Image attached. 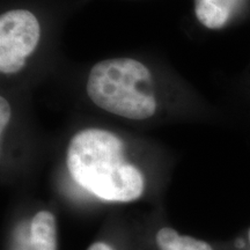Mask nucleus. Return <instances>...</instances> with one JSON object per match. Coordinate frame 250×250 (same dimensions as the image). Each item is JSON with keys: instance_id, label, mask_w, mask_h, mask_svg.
<instances>
[{"instance_id": "8", "label": "nucleus", "mask_w": 250, "mask_h": 250, "mask_svg": "<svg viewBox=\"0 0 250 250\" xmlns=\"http://www.w3.org/2000/svg\"><path fill=\"white\" fill-rule=\"evenodd\" d=\"M11 120V105L5 98H0V132L1 136Z\"/></svg>"}, {"instance_id": "10", "label": "nucleus", "mask_w": 250, "mask_h": 250, "mask_svg": "<svg viewBox=\"0 0 250 250\" xmlns=\"http://www.w3.org/2000/svg\"><path fill=\"white\" fill-rule=\"evenodd\" d=\"M249 241H250V230H249Z\"/></svg>"}, {"instance_id": "1", "label": "nucleus", "mask_w": 250, "mask_h": 250, "mask_svg": "<svg viewBox=\"0 0 250 250\" xmlns=\"http://www.w3.org/2000/svg\"><path fill=\"white\" fill-rule=\"evenodd\" d=\"M66 162L72 179L103 201L126 203L143 195V174L126 161L123 142L109 131L78 132L68 144Z\"/></svg>"}, {"instance_id": "6", "label": "nucleus", "mask_w": 250, "mask_h": 250, "mask_svg": "<svg viewBox=\"0 0 250 250\" xmlns=\"http://www.w3.org/2000/svg\"><path fill=\"white\" fill-rule=\"evenodd\" d=\"M155 240L160 250H213L205 241L191 236L180 235L169 227L159 230Z\"/></svg>"}, {"instance_id": "5", "label": "nucleus", "mask_w": 250, "mask_h": 250, "mask_svg": "<svg viewBox=\"0 0 250 250\" xmlns=\"http://www.w3.org/2000/svg\"><path fill=\"white\" fill-rule=\"evenodd\" d=\"M30 237L37 250H57V226L51 212L40 211L31 219Z\"/></svg>"}, {"instance_id": "7", "label": "nucleus", "mask_w": 250, "mask_h": 250, "mask_svg": "<svg viewBox=\"0 0 250 250\" xmlns=\"http://www.w3.org/2000/svg\"><path fill=\"white\" fill-rule=\"evenodd\" d=\"M12 250H37L31 242L30 223L23 221L15 228Z\"/></svg>"}, {"instance_id": "3", "label": "nucleus", "mask_w": 250, "mask_h": 250, "mask_svg": "<svg viewBox=\"0 0 250 250\" xmlns=\"http://www.w3.org/2000/svg\"><path fill=\"white\" fill-rule=\"evenodd\" d=\"M41 27L35 15L26 9H13L0 17V71L18 73L26 58L39 44Z\"/></svg>"}, {"instance_id": "2", "label": "nucleus", "mask_w": 250, "mask_h": 250, "mask_svg": "<svg viewBox=\"0 0 250 250\" xmlns=\"http://www.w3.org/2000/svg\"><path fill=\"white\" fill-rule=\"evenodd\" d=\"M87 94L99 108L129 120H145L156 110L151 72L136 59L114 58L94 65Z\"/></svg>"}, {"instance_id": "4", "label": "nucleus", "mask_w": 250, "mask_h": 250, "mask_svg": "<svg viewBox=\"0 0 250 250\" xmlns=\"http://www.w3.org/2000/svg\"><path fill=\"white\" fill-rule=\"evenodd\" d=\"M243 0H196L197 19L210 29L226 26Z\"/></svg>"}, {"instance_id": "9", "label": "nucleus", "mask_w": 250, "mask_h": 250, "mask_svg": "<svg viewBox=\"0 0 250 250\" xmlns=\"http://www.w3.org/2000/svg\"><path fill=\"white\" fill-rule=\"evenodd\" d=\"M87 250H114V249L104 242H96V243H93V245L90 246Z\"/></svg>"}]
</instances>
